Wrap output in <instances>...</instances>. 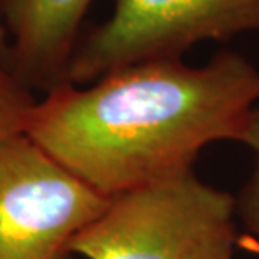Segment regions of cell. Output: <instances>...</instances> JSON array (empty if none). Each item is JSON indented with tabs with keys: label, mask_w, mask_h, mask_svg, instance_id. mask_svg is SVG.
Wrapping results in <instances>:
<instances>
[{
	"label": "cell",
	"mask_w": 259,
	"mask_h": 259,
	"mask_svg": "<svg viewBox=\"0 0 259 259\" xmlns=\"http://www.w3.org/2000/svg\"><path fill=\"white\" fill-rule=\"evenodd\" d=\"M93 0H0L10 72L44 95L67 82V67Z\"/></svg>",
	"instance_id": "obj_5"
},
{
	"label": "cell",
	"mask_w": 259,
	"mask_h": 259,
	"mask_svg": "<svg viewBox=\"0 0 259 259\" xmlns=\"http://www.w3.org/2000/svg\"><path fill=\"white\" fill-rule=\"evenodd\" d=\"M236 197L194 172L116 195L71 241L86 259H232Z\"/></svg>",
	"instance_id": "obj_2"
},
{
	"label": "cell",
	"mask_w": 259,
	"mask_h": 259,
	"mask_svg": "<svg viewBox=\"0 0 259 259\" xmlns=\"http://www.w3.org/2000/svg\"><path fill=\"white\" fill-rule=\"evenodd\" d=\"M35 103L37 98L32 90L10 71L0 69V143L24 133Z\"/></svg>",
	"instance_id": "obj_6"
},
{
	"label": "cell",
	"mask_w": 259,
	"mask_h": 259,
	"mask_svg": "<svg viewBox=\"0 0 259 259\" xmlns=\"http://www.w3.org/2000/svg\"><path fill=\"white\" fill-rule=\"evenodd\" d=\"M259 103V69L236 53L204 66L157 59L37 100L24 135L98 194L194 172L214 142H242Z\"/></svg>",
	"instance_id": "obj_1"
},
{
	"label": "cell",
	"mask_w": 259,
	"mask_h": 259,
	"mask_svg": "<svg viewBox=\"0 0 259 259\" xmlns=\"http://www.w3.org/2000/svg\"><path fill=\"white\" fill-rule=\"evenodd\" d=\"M20 133L0 143V259H71V241L110 205Z\"/></svg>",
	"instance_id": "obj_4"
},
{
	"label": "cell",
	"mask_w": 259,
	"mask_h": 259,
	"mask_svg": "<svg viewBox=\"0 0 259 259\" xmlns=\"http://www.w3.org/2000/svg\"><path fill=\"white\" fill-rule=\"evenodd\" d=\"M242 143L254 152V170L236 199V212L256 237H259V106L252 115L251 125Z\"/></svg>",
	"instance_id": "obj_7"
},
{
	"label": "cell",
	"mask_w": 259,
	"mask_h": 259,
	"mask_svg": "<svg viewBox=\"0 0 259 259\" xmlns=\"http://www.w3.org/2000/svg\"><path fill=\"white\" fill-rule=\"evenodd\" d=\"M259 30V0H115L111 15L79 39L67 82L84 86L121 67L180 59L204 40Z\"/></svg>",
	"instance_id": "obj_3"
},
{
	"label": "cell",
	"mask_w": 259,
	"mask_h": 259,
	"mask_svg": "<svg viewBox=\"0 0 259 259\" xmlns=\"http://www.w3.org/2000/svg\"><path fill=\"white\" fill-rule=\"evenodd\" d=\"M0 69L10 71V46L2 20H0Z\"/></svg>",
	"instance_id": "obj_8"
}]
</instances>
